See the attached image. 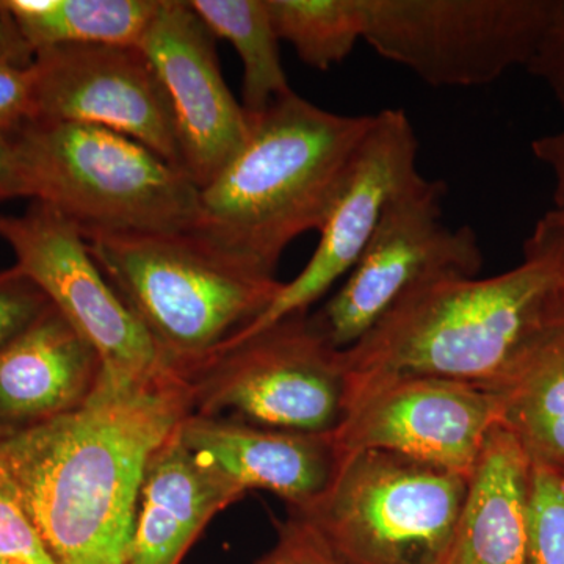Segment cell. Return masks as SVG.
<instances>
[{
	"label": "cell",
	"mask_w": 564,
	"mask_h": 564,
	"mask_svg": "<svg viewBox=\"0 0 564 564\" xmlns=\"http://www.w3.org/2000/svg\"><path fill=\"white\" fill-rule=\"evenodd\" d=\"M192 413L281 432L332 434L351 400L344 351L299 313L226 344L182 375Z\"/></svg>",
	"instance_id": "52a82bcc"
},
{
	"label": "cell",
	"mask_w": 564,
	"mask_h": 564,
	"mask_svg": "<svg viewBox=\"0 0 564 564\" xmlns=\"http://www.w3.org/2000/svg\"><path fill=\"white\" fill-rule=\"evenodd\" d=\"M191 413L172 370L104 373L80 410L0 440V467L55 564H129L148 459Z\"/></svg>",
	"instance_id": "6da1fadb"
},
{
	"label": "cell",
	"mask_w": 564,
	"mask_h": 564,
	"mask_svg": "<svg viewBox=\"0 0 564 564\" xmlns=\"http://www.w3.org/2000/svg\"><path fill=\"white\" fill-rule=\"evenodd\" d=\"M35 117V66L20 68L0 63V133L11 139Z\"/></svg>",
	"instance_id": "4316f807"
},
{
	"label": "cell",
	"mask_w": 564,
	"mask_h": 564,
	"mask_svg": "<svg viewBox=\"0 0 564 564\" xmlns=\"http://www.w3.org/2000/svg\"><path fill=\"white\" fill-rule=\"evenodd\" d=\"M29 198L82 236L188 232L199 188L131 137L69 121H31L11 137Z\"/></svg>",
	"instance_id": "5b68a950"
},
{
	"label": "cell",
	"mask_w": 564,
	"mask_h": 564,
	"mask_svg": "<svg viewBox=\"0 0 564 564\" xmlns=\"http://www.w3.org/2000/svg\"><path fill=\"white\" fill-rule=\"evenodd\" d=\"M214 33L232 44L243 65V102L248 118L293 91L282 68L280 39L267 0H188Z\"/></svg>",
	"instance_id": "44dd1931"
},
{
	"label": "cell",
	"mask_w": 564,
	"mask_h": 564,
	"mask_svg": "<svg viewBox=\"0 0 564 564\" xmlns=\"http://www.w3.org/2000/svg\"><path fill=\"white\" fill-rule=\"evenodd\" d=\"M527 564H564V473L540 464L530 470Z\"/></svg>",
	"instance_id": "603a6c76"
},
{
	"label": "cell",
	"mask_w": 564,
	"mask_h": 564,
	"mask_svg": "<svg viewBox=\"0 0 564 564\" xmlns=\"http://www.w3.org/2000/svg\"><path fill=\"white\" fill-rule=\"evenodd\" d=\"M250 122L242 150L199 191L192 232L274 274L296 237L321 231L373 115L334 113L291 91Z\"/></svg>",
	"instance_id": "3957f363"
},
{
	"label": "cell",
	"mask_w": 564,
	"mask_h": 564,
	"mask_svg": "<svg viewBox=\"0 0 564 564\" xmlns=\"http://www.w3.org/2000/svg\"><path fill=\"white\" fill-rule=\"evenodd\" d=\"M0 473H2V467H0Z\"/></svg>",
	"instance_id": "e575fe53"
},
{
	"label": "cell",
	"mask_w": 564,
	"mask_h": 564,
	"mask_svg": "<svg viewBox=\"0 0 564 564\" xmlns=\"http://www.w3.org/2000/svg\"><path fill=\"white\" fill-rule=\"evenodd\" d=\"M488 389L499 403V425L513 434L530 463L564 473V315Z\"/></svg>",
	"instance_id": "d6986e66"
},
{
	"label": "cell",
	"mask_w": 564,
	"mask_h": 564,
	"mask_svg": "<svg viewBox=\"0 0 564 564\" xmlns=\"http://www.w3.org/2000/svg\"><path fill=\"white\" fill-rule=\"evenodd\" d=\"M0 239L14 265L96 348L104 373L144 381L165 372L150 334L128 310L88 251L79 228L50 204L33 199L21 215H0Z\"/></svg>",
	"instance_id": "30bf717a"
},
{
	"label": "cell",
	"mask_w": 564,
	"mask_h": 564,
	"mask_svg": "<svg viewBox=\"0 0 564 564\" xmlns=\"http://www.w3.org/2000/svg\"><path fill=\"white\" fill-rule=\"evenodd\" d=\"M0 564H24V563L13 562V560H0Z\"/></svg>",
	"instance_id": "836d02e7"
},
{
	"label": "cell",
	"mask_w": 564,
	"mask_h": 564,
	"mask_svg": "<svg viewBox=\"0 0 564 564\" xmlns=\"http://www.w3.org/2000/svg\"><path fill=\"white\" fill-rule=\"evenodd\" d=\"M99 352L52 306L0 351V440L80 410L101 384Z\"/></svg>",
	"instance_id": "2e32d148"
},
{
	"label": "cell",
	"mask_w": 564,
	"mask_h": 564,
	"mask_svg": "<svg viewBox=\"0 0 564 564\" xmlns=\"http://www.w3.org/2000/svg\"><path fill=\"white\" fill-rule=\"evenodd\" d=\"M525 68L545 82L564 109V0H551L544 31Z\"/></svg>",
	"instance_id": "83f0119b"
},
{
	"label": "cell",
	"mask_w": 564,
	"mask_h": 564,
	"mask_svg": "<svg viewBox=\"0 0 564 564\" xmlns=\"http://www.w3.org/2000/svg\"><path fill=\"white\" fill-rule=\"evenodd\" d=\"M532 150L534 158L543 162L554 176V209L564 210V128L534 140Z\"/></svg>",
	"instance_id": "f546056e"
},
{
	"label": "cell",
	"mask_w": 564,
	"mask_h": 564,
	"mask_svg": "<svg viewBox=\"0 0 564 564\" xmlns=\"http://www.w3.org/2000/svg\"><path fill=\"white\" fill-rule=\"evenodd\" d=\"M499 403L488 388L440 377H395L352 389L334 437L340 454L383 451L470 477Z\"/></svg>",
	"instance_id": "8fae6325"
},
{
	"label": "cell",
	"mask_w": 564,
	"mask_h": 564,
	"mask_svg": "<svg viewBox=\"0 0 564 564\" xmlns=\"http://www.w3.org/2000/svg\"><path fill=\"white\" fill-rule=\"evenodd\" d=\"M35 54L73 44L139 46L159 0H2Z\"/></svg>",
	"instance_id": "ffe728a7"
},
{
	"label": "cell",
	"mask_w": 564,
	"mask_h": 564,
	"mask_svg": "<svg viewBox=\"0 0 564 564\" xmlns=\"http://www.w3.org/2000/svg\"><path fill=\"white\" fill-rule=\"evenodd\" d=\"M35 50L0 0V63L29 68L35 63Z\"/></svg>",
	"instance_id": "f1b7e54d"
},
{
	"label": "cell",
	"mask_w": 564,
	"mask_h": 564,
	"mask_svg": "<svg viewBox=\"0 0 564 564\" xmlns=\"http://www.w3.org/2000/svg\"><path fill=\"white\" fill-rule=\"evenodd\" d=\"M364 41L436 88L489 85L529 65L551 0H364Z\"/></svg>",
	"instance_id": "ba28073f"
},
{
	"label": "cell",
	"mask_w": 564,
	"mask_h": 564,
	"mask_svg": "<svg viewBox=\"0 0 564 564\" xmlns=\"http://www.w3.org/2000/svg\"><path fill=\"white\" fill-rule=\"evenodd\" d=\"M444 181L419 174L388 203L343 288L311 315L344 351L362 339L408 292L437 276H478L484 252L469 226L444 221Z\"/></svg>",
	"instance_id": "9c48e42d"
},
{
	"label": "cell",
	"mask_w": 564,
	"mask_h": 564,
	"mask_svg": "<svg viewBox=\"0 0 564 564\" xmlns=\"http://www.w3.org/2000/svg\"><path fill=\"white\" fill-rule=\"evenodd\" d=\"M177 436L237 492L265 489L293 511L326 491L343 456L334 433L281 432L196 414L177 425Z\"/></svg>",
	"instance_id": "9a60e30c"
},
{
	"label": "cell",
	"mask_w": 564,
	"mask_h": 564,
	"mask_svg": "<svg viewBox=\"0 0 564 564\" xmlns=\"http://www.w3.org/2000/svg\"><path fill=\"white\" fill-rule=\"evenodd\" d=\"M469 477L383 451L347 452L326 491L289 510L348 564H447Z\"/></svg>",
	"instance_id": "8992f818"
},
{
	"label": "cell",
	"mask_w": 564,
	"mask_h": 564,
	"mask_svg": "<svg viewBox=\"0 0 564 564\" xmlns=\"http://www.w3.org/2000/svg\"><path fill=\"white\" fill-rule=\"evenodd\" d=\"M532 463L496 426L469 477L447 564H527V505Z\"/></svg>",
	"instance_id": "ac0fdd59"
},
{
	"label": "cell",
	"mask_w": 564,
	"mask_h": 564,
	"mask_svg": "<svg viewBox=\"0 0 564 564\" xmlns=\"http://www.w3.org/2000/svg\"><path fill=\"white\" fill-rule=\"evenodd\" d=\"M139 47L172 104L182 169L202 191L251 131L242 104L223 79L217 39L185 0H159Z\"/></svg>",
	"instance_id": "5bb4252c"
},
{
	"label": "cell",
	"mask_w": 564,
	"mask_h": 564,
	"mask_svg": "<svg viewBox=\"0 0 564 564\" xmlns=\"http://www.w3.org/2000/svg\"><path fill=\"white\" fill-rule=\"evenodd\" d=\"M274 31L300 61L328 70L339 65L364 40V0H267Z\"/></svg>",
	"instance_id": "7402d4cb"
},
{
	"label": "cell",
	"mask_w": 564,
	"mask_h": 564,
	"mask_svg": "<svg viewBox=\"0 0 564 564\" xmlns=\"http://www.w3.org/2000/svg\"><path fill=\"white\" fill-rule=\"evenodd\" d=\"M540 221L543 223V225L549 226V228L564 231V210H549Z\"/></svg>",
	"instance_id": "d6a6232c"
},
{
	"label": "cell",
	"mask_w": 564,
	"mask_h": 564,
	"mask_svg": "<svg viewBox=\"0 0 564 564\" xmlns=\"http://www.w3.org/2000/svg\"><path fill=\"white\" fill-rule=\"evenodd\" d=\"M0 560L55 564L3 469L0 473Z\"/></svg>",
	"instance_id": "d4e9b609"
},
{
	"label": "cell",
	"mask_w": 564,
	"mask_h": 564,
	"mask_svg": "<svg viewBox=\"0 0 564 564\" xmlns=\"http://www.w3.org/2000/svg\"><path fill=\"white\" fill-rule=\"evenodd\" d=\"M256 564H348L313 527L289 513L288 521L278 529V540L272 551Z\"/></svg>",
	"instance_id": "484cf974"
},
{
	"label": "cell",
	"mask_w": 564,
	"mask_h": 564,
	"mask_svg": "<svg viewBox=\"0 0 564 564\" xmlns=\"http://www.w3.org/2000/svg\"><path fill=\"white\" fill-rule=\"evenodd\" d=\"M17 198H29L28 185L11 140L0 133V204Z\"/></svg>",
	"instance_id": "4dcf8cb0"
},
{
	"label": "cell",
	"mask_w": 564,
	"mask_h": 564,
	"mask_svg": "<svg viewBox=\"0 0 564 564\" xmlns=\"http://www.w3.org/2000/svg\"><path fill=\"white\" fill-rule=\"evenodd\" d=\"M242 497L174 430L148 459L129 564H180L210 519Z\"/></svg>",
	"instance_id": "e0dca14e"
},
{
	"label": "cell",
	"mask_w": 564,
	"mask_h": 564,
	"mask_svg": "<svg viewBox=\"0 0 564 564\" xmlns=\"http://www.w3.org/2000/svg\"><path fill=\"white\" fill-rule=\"evenodd\" d=\"M560 313L555 252L529 240L525 261L510 272L447 274L408 292L344 350L351 392L414 375L489 388Z\"/></svg>",
	"instance_id": "7a4b0ae2"
},
{
	"label": "cell",
	"mask_w": 564,
	"mask_h": 564,
	"mask_svg": "<svg viewBox=\"0 0 564 564\" xmlns=\"http://www.w3.org/2000/svg\"><path fill=\"white\" fill-rule=\"evenodd\" d=\"M33 66L35 121L101 126L131 137L184 172L172 104L139 46L50 47L36 52Z\"/></svg>",
	"instance_id": "7c38bea8"
},
{
	"label": "cell",
	"mask_w": 564,
	"mask_h": 564,
	"mask_svg": "<svg viewBox=\"0 0 564 564\" xmlns=\"http://www.w3.org/2000/svg\"><path fill=\"white\" fill-rule=\"evenodd\" d=\"M51 307L50 299L17 265L0 272V351L35 325Z\"/></svg>",
	"instance_id": "cb8c5ba5"
},
{
	"label": "cell",
	"mask_w": 564,
	"mask_h": 564,
	"mask_svg": "<svg viewBox=\"0 0 564 564\" xmlns=\"http://www.w3.org/2000/svg\"><path fill=\"white\" fill-rule=\"evenodd\" d=\"M532 242L544 245L555 252L556 262H558V300L560 310L564 315V231L549 228L543 223L538 221L533 236L530 237Z\"/></svg>",
	"instance_id": "1f68e13d"
},
{
	"label": "cell",
	"mask_w": 564,
	"mask_h": 564,
	"mask_svg": "<svg viewBox=\"0 0 564 564\" xmlns=\"http://www.w3.org/2000/svg\"><path fill=\"white\" fill-rule=\"evenodd\" d=\"M417 158L419 140L406 111L384 109L375 113L318 231L321 240L313 258L295 280L282 284L261 317L228 344L289 315L307 313L311 304L347 276L372 239L392 196L421 174Z\"/></svg>",
	"instance_id": "4fadbf2b"
},
{
	"label": "cell",
	"mask_w": 564,
	"mask_h": 564,
	"mask_svg": "<svg viewBox=\"0 0 564 564\" xmlns=\"http://www.w3.org/2000/svg\"><path fill=\"white\" fill-rule=\"evenodd\" d=\"M85 240L163 366L180 377L258 321L284 284L192 231L93 234Z\"/></svg>",
	"instance_id": "277c9868"
}]
</instances>
